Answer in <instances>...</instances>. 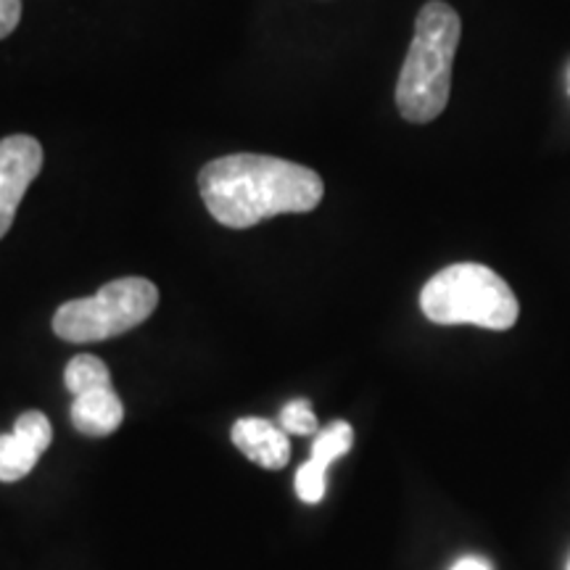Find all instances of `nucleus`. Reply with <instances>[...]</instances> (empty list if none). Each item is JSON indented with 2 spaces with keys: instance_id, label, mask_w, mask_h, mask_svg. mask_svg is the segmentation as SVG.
Segmentation results:
<instances>
[{
  "instance_id": "nucleus-5",
  "label": "nucleus",
  "mask_w": 570,
  "mask_h": 570,
  "mask_svg": "<svg viewBox=\"0 0 570 570\" xmlns=\"http://www.w3.org/2000/svg\"><path fill=\"white\" fill-rule=\"evenodd\" d=\"M63 383L75 396V402H71V425L82 436H111L122 425V399L111 386V373L104 360L92 354H77L63 370Z\"/></svg>"
},
{
  "instance_id": "nucleus-2",
  "label": "nucleus",
  "mask_w": 570,
  "mask_h": 570,
  "mask_svg": "<svg viewBox=\"0 0 570 570\" xmlns=\"http://www.w3.org/2000/svg\"><path fill=\"white\" fill-rule=\"evenodd\" d=\"M460 35L462 21L449 3L431 0L420 9L396 82V106L407 122L428 125L446 109Z\"/></svg>"
},
{
  "instance_id": "nucleus-6",
  "label": "nucleus",
  "mask_w": 570,
  "mask_h": 570,
  "mask_svg": "<svg viewBox=\"0 0 570 570\" xmlns=\"http://www.w3.org/2000/svg\"><path fill=\"white\" fill-rule=\"evenodd\" d=\"M42 169V146L32 135L0 140V238L11 230L27 188Z\"/></svg>"
},
{
  "instance_id": "nucleus-11",
  "label": "nucleus",
  "mask_w": 570,
  "mask_h": 570,
  "mask_svg": "<svg viewBox=\"0 0 570 570\" xmlns=\"http://www.w3.org/2000/svg\"><path fill=\"white\" fill-rule=\"evenodd\" d=\"M21 17V0H0V40L17 30Z\"/></svg>"
},
{
  "instance_id": "nucleus-4",
  "label": "nucleus",
  "mask_w": 570,
  "mask_h": 570,
  "mask_svg": "<svg viewBox=\"0 0 570 570\" xmlns=\"http://www.w3.org/2000/svg\"><path fill=\"white\" fill-rule=\"evenodd\" d=\"M159 306V288L146 277H119L98 294L61 304L53 333L69 344H96L146 323Z\"/></svg>"
},
{
  "instance_id": "nucleus-13",
  "label": "nucleus",
  "mask_w": 570,
  "mask_h": 570,
  "mask_svg": "<svg viewBox=\"0 0 570 570\" xmlns=\"http://www.w3.org/2000/svg\"><path fill=\"white\" fill-rule=\"evenodd\" d=\"M566 570H570V560H568V566H566Z\"/></svg>"
},
{
  "instance_id": "nucleus-7",
  "label": "nucleus",
  "mask_w": 570,
  "mask_h": 570,
  "mask_svg": "<svg viewBox=\"0 0 570 570\" xmlns=\"http://www.w3.org/2000/svg\"><path fill=\"white\" fill-rule=\"evenodd\" d=\"M53 441V428L42 412L30 410L19 415L13 431L0 436V481L17 483L30 475L38 460Z\"/></svg>"
},
{
  "instance_id": "nucleus-12",
  "label": "nucleus",
  "mask_w": 570,
  "mask_h": 570,
  "mask_svg": "<svg viewBox=\"0 0 570 570\" xmlns=\"http://www.w3.org/2000/svg\"><path fill=\"white\" fill-rule=\"evenodd\" d=\"M452 570H491V568L479 558H462Z\"/></svg>"
},
{
  "instance_id": "nucleus-10",
  "label": "nucleus",
  "mask_w": 570,
  "mask_h": 570,
  "mask_svg": "<svg viewBox=\"0 0 570 570\" xmlns=\"http://www.w3.org/2000/svg\"><path fill=\"white\" fill-rule=\"evenodd\" d=\"M277 425H281L285 433H291V436H317L320 433L317 415L312 412L306 399H296V402L285 404L281 410V420H277Z\"/></svg>"
},
{
  "instance_id": "nucleus-9",
  "label": "nucleus",
  "mask_w": 570,
  "mask_h": 570,
  "mask_svg": "<svg viewBox=\"0 0 570 570\" xmlns=\"http://www.w3.org/2000/svg\"><path fill=\"white\" fill-rule=\"evenodd\" d=\"M233 444L265 470H281L291 460L288 433L265 417H240L230 431Z\"/></svg>"
},
{
  "instance_id": "nucleus-8",
  "label": "nucleus",
  "mask_w": 570,
  "mask_h": 570,
  "mask_svg": "<svg viewBox=\"0 0 570 570\" xmlns=\"http://www.w3.org/2000/svg\"><path fill=\"white\" fill-rule=\"evenodd\" d=\"M354 428L346 420H336L327 428H320L312 444V458L298 468L296 473V494L304 504H320L325 497V473L338 458L352 452Z\"/></svg>"
},
{
  "instance_id": "nucleus-1",
  "label": "nucleus",
  "mask_w": 570,
  "mask_h": 570,
  "mask_svg": "<svg viewBox=\"0 0 570 570\" xmlns=\"http://www.w3.org/2000/svg\"><path fill=\"white\" fill-rule=\"evenodd\" d=\"M198 190L219 225L246 230L277 214L317 209L325 183L315 169L277 156L230 154L204 164Z\"/></svg>"
},
{
  "instance_id": "nucleus-3",
  "label": "nucleus",
  "mask_w": 570,
  "mask_h": 570,
  "mask_svg": "<svg viewBox=\"0 0 570 570\" xmlns=\"http://www.w3.org/2000/svg\"><path fill=\"white\" fill-rule=\"evenodd\" d=\"M420 309L436 325H479L487 331H510L520 315L510 285L475 262L433 275L420 294Z\"/></svg>"
}]
</instances>
